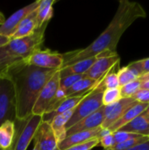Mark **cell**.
I'll list each match as a JSON object with an SVG mask.
<instances>
[{
	"label": "cell",
	"mask_w": 149,
	"mask_h": 150,
	"mask_svg": "<svg viewBox=\"0 0 149 150\" xmlns=\"http://www.w3.org/2000/svg\"><path fill=\"white\" fill-rule=\"evenodd\" d=\"M146 17L147 12L140 3L120 0L117 11L105 30L87 47L63 54V66L97 56L102 53H116L118 43L126 29L138 18Z\"/></svg>",
	"instance_id": "6da1fadb"
},
{
	"label": "cell",
	"mask_w": 149,
	"mask_h": 150,
	"mask_svg": "<svg viewBox=\"0 0 149 150\" xmlns=\"http://www.w3.org/2000/svg\"><path fill=\"white\" fill-rule=\"evenodd\" d=\"M59 69H46L29 65L25 60L11 67L7 75L12 81L16 97V120H27L39 94Z\"/></svg>",
	"instance_id": "7a4b0ae2"
},
{
	"label": "cell",
	"mask_w": 149,
	"mask_h": 150,
	"mask_svg": "<svg viewBox=\"0 0 149 150\" xmlns=\"http://www.w3.org/2000/svg\"><path fill=\"white\" fill-rule=\"evenodd\" d=\"M48 24L49 23H45L27 36L10 40L9 43L4 46V48L12 56L19 59H26L36 50L40 49L44 42L45 32Z\"/></svg>",
	"instance_id": "3957f363"
},
{
	"label": "cell",
	"mask_w": 149,
	"mask_h": 150,
	"mask_svg": "<svg viewBox=\"0 0 149 150\" xmlns=\"http://www.w3.org/2000/svg\"><path fill=\"white\" fill-rule=\"evenodd\" d=\"M105 90V86L104 84L103 78L97 86L91 89L85 95L82 101L74 109L73 114L67 124V130L103 106V94Z\"/></svg>",
	"instance_id": "277c9868"
},
{
	"label": "cell",
	"mask_w": 149,
	"mask_h": 150,
	"mask_svg": "<svg viewBox=\"0 0 149 150\" xmlns=\"http://www.w3.org/2000/svg\"><path fill=\"white\" fill-rule=\"evenodd\" d=\"M16 120V97L11 79L7 72L0 75V125Z\"/></svg>",
	"instance_id": "5b68a950"
},
{
	"label": "cell",
	"mask_w": 149,
	"mask_h": 150,
	"mask_svg": "<svg viewBox=\"0 0 149 150\" xmlns=\"http://www.w3.org/2000/svg\"><path fill=\"white\" fill-rule=\"evenodd\" d=\"M60 87V71L57 70L40 91L33 105L32 114L42 116L47 112L57 90Z\"/></svg>",
	"instance_id": "8992f818"
},
{
	"label": "cell",
	"mask_w": 149,
	"mask_h": 150,
	"mask_svg": "<svg viewBox=\"0 0 149 150\" xmlns=\"http://www.w3.org/2000/svg\"><path fill=\"white\" fill-rule=\"evenodd\" d=\"M25 61L27 64L37 68L60 69L63 66L64 57L63 54L55 51H51L49 49H38L29 57L25 59Z\"/></svg>",
	"instance_id": "52a82bcc"
},
{
	"label": "cell",
	"mask_w": 149,
	"mask_h": 150,
	"mask_svg": "<svg viewBox=\"0 0 149 150\" xmlns=\"http://www.w3.org/2000/svg\"><path fill=\"white\" fill-rule=\"evenodd\" d=\"M96 62L84 75L85 77L99 81L103 79L113 68L119 65L120 57L118 53H102L97 56Z\"/></svg>",
	"instance_id": "ba28073f"
},
{
	"label": "cell",
	"mask_w": 149,
	"mask_h": 150,
	"mask_svg": "<svg viewBox=\"0 0 149 150\" xmlns=\"http://www.w3.org/2000/svg\"><path fill=\"white\" fill-rule=\"evenodd\" d=\"M42 121V116L32 114L27 120H23V127L15 135V142L11 150H26L33 141L36 130Z\"/></svg>",
	"instance_id": "9c48e42d"
},
{
	"label": "cell",
	"mask_w": 149,
	"mask_h": 150,
	"mask_svg": "<svg viewBox=\"0 0 149 150\" xmlns=\"http://www.w3.org/2000/svg\"><path fill=\"white\" fill-rule=\"evenodd\" d=\"M33 143L36 150H59V143L50 124L44 120L36 130Z\"/></svg>",
	"instance_id": "30bf717a"
},
{
	"label": "cell",
	"mask_w": 149,
	"mask_h": 150,
	"mask_svg": "<svg viewBox=\"0 0 149 150\" xmlns=\"http://www.w3.org/2000/svg\"><path fill=\"white\" fill-rule=\"evenodd\" d=\"M39 2L40 0H37L18 10L13 14H11L7 19H5V21L0 25V35L11 38L16 31L18 25L22 22V20L25 19L28 15H30L37 9Z\"/></svg>",
	"instance_id": "8fae6325"
},
{
	"label": "cell",
	"mask_w": 149,
	"mask_h": 150,
	"mask_svg": "<svg viewBox=\"0 0 149 150\" xmlns=\"http://www.w3.org/2000/svg\"><path fill=\"white\" fill-rule=\"evenodd\" d=\"M136 102L134 98H122L116 103L105 106V120L102 124V128H108L113 123H115L125 112L132 106V105Z\"/></svg>",
	"instance_id": "7c38bea8"
},
{
	"label": "cell",
	"mask_w": 149,
	"mask_h": 150,
	"mask_svg": "<svg viewBox=\"0 0 149 150\" xmlns=\"http://www.w3.org/2000/svg\"><path fill=\"white\" fill-rule=\"evenodd\" d=\"M105 120V106L103 105L100 109L89 115L88 117L83 119L69 129L67 130V135H70L76 133L93 130L102 127V124Z\"/></svg>",
	"instance_id": "4fadbf2b"
},
{
	"label": "cell",
	"mask_w": 149,
	"mask_h": 150,
	"mask_svg": "<svg viewBox=\"0 0 149 150\" xmlns=\"http://www.w3.org/2000/svg\"><path fill=\"white\" fill-rule=\"evenodd\" d=\"M149 105V104H143V103H139V102H134L131 107H129L125 113L115 122L113 123L108 129L112 132L114 133L118 130H119L122 127L126 125L127 123L131 122L133 120H134L136 117L141 115L146 108Z\"/></svg>",
	"instance_id": "5bb4252c"
},
{
	"label": "cell",
	"mask_w": 149,
	"mask_h": 150,
	"mask_svg": "<svg viewBox=\"0 0 149 150\" xmlns=\"http://www.w3.org/2000/svg\"><path fill=\"white\" fill-rule=\"evenodd\" d=\"M102 127H98L93 130L83 131L79 133H76L70 135H67L66 138L59 143V150H64L83 142H86L94 138H97L98 133L100 132Z\"/></svg>",
	"instance_id": "9a60e30c"
},
{
	"label": "cell",
	"mask_w": 149,
	"mask_h": 150,
	"mask_svg": "<svg viewBox=\"0 0 149 150\" xmlns=\"http://www.w3.org/2000/svg\"><path fill=\"white\" fill-rule=\"evenodd\" d=\"M88 92H89V91H88ZM88 92L67 97V98H66L59 105H58V107H57L54 111H53V112H50V113H47V114L43 115L42 120L47 121V122L49 123L56 115L75 109V108L77 106V105L82 101V99L85 97V95H86Z\"/></svg>",
	"instance_id": "2e32d148"
},
{
	"label": "cell",
	"mask_w": 149,
	"mask_h": 150,
	"mask_svg": "<svg viewBox=\"0 0 149 150\" xmlns=\"http://www.w3.org/2000/svg\"><path fill=\"white\" fill-rule=\"evenodd\" d=\"M74 109L56 115L50 122V126L56 137L58 143L62 142L67 136V124L73 114Z\"/></svg>",
	"instance_id": "e0dca14e"
},
{
	"label": "cell",
	"mask_w": 149,
	"mask_h": 150,
	"mask_svg": "<svg viewBox=\"0 0 149 150\" xmlns=\"http://www.w3.org/2000/svg\"><path fill=\"white\" fill-rule=\"evenodd\" d=\"M97 56L78 61L70 65L63 66L59 69L60 77H63L68 75H85L87 71L90 69L93 63L97 60Z\"/></svg>",
	"instance_id": "ac0fdd59"
},
{
	"label": "cell",
	"mask_w": 149,
	"mask_h": 150,
	"mask_svg": "<svg viewBox=\"0 0 149 150\" xmlns=\"http://www.w3.org/2000/svg\"><path fill=\"white\" fill-rule=\"evenodd\" d=\"M16 135L15 121H5L0 125V149L10 150L12 149Z\"/></svg>",
	"instance_id": "d6986e66"
},
{
	"label": "cell",
	"mask_w": 149,
	"mask_h": 150,
	"mask_svg": "<svg viewBox=\"0 0 149 150\" xmlns=\"http://www.w3.org/2000/svg\"><path fill=\"white\" fill-rule=\"evenodd\" d=\"M55 3L56 0H40L36 9L37 28L50 22L54 15V4Z\"/></svg>",
	"instance_id": "ffe728a7"
},
{
	"label": "cell",
	"mask_w": 149,
	"mask_h": 150,
	"mask_svg": "<svg viewBox=\"0 0 149 150\" xmlns=\"http://www.w3.org/2000/svg\"><path fill=\"white\" fill-rule=\"evenodd\" d=\"M37 29V20H36V10L28 15L22 22L18 25L14 33L10 38V40L19 39L32 33Z\"/></svg>",
	"instance_id": "44dd1931"
},
{
	"label": "cell",
	"mask_w": 149,
	"mask_h": 150,
	"mask_svg": "<svg viewBox=\"0 0 149 150\" xmlns=\"http://www.w3.org/2000/svg\"><path fill=\"white\" fill-rule=\"evenodd\" d=\"M119 130L149 137V121L141 114L131 122L122 127Z\"/></svg>",
	"instance_id": "7402d4cb"
},
{
	"label": "cell",
	"mask_w": 149,
	"mask_h": 150,
	"mask_svg": "<svg viewBox=\"0 0 149 150\" xmlns=\"http://www.w3.org/2000/svg\"><path fill=\"white\" fill-rule=\"evenodd\" d=\"M102 80V79H101ZM96 81L92 80L88 77H83L80 80H78L76 83H74L68 90H67V97L73 96V95H77V94H82V93H86L90 91L91 89H93L95 86L97 85V83L101 81Z\"/></svg>",
	"instance_id": "603a6c76"
},
{
	"label": "cell",
	"mask_w": 149,
	"mask_h": 150,
	"mask_svg": "<svg viewBox=\"0 0 149 150\" xmlns=\"http://www.w3.org/2000/svg\"><path fill=\"white\" fill-rule=\"evenodd\" d=\"M23 60L25 59H19L10 54L4 48V46L0 47V75L6 73L11 67Z\"/></svg>",
	"instance_id": "cb8c5ba5"
},
{
	"label": "cell",
	"mask_w": 149,
	"mask_h": 150,
	"mask_svg": "<svg viewBox=\"0 0 149 150\" xmlns=\"http://www.w3.org/2000/svg\"><path fill=\"white\" fill-rule=\"evenodd\" d=\"M117 75L119 78V87H122L140 77L138 73L134 69L129 68L128 66L119 69V71L117 72Z\"/></svg>",
	"instance_id": "d4e9b609"
},
{
	"label": "cell",
	"mask_w": 149,
	"mask_h": 150,
	"mask_svg": "<svg viewBox=\"0 0 149 150\" xmlns=\"http://www.w3.org/2000/svg\"><path fill=\"white\" fill-rule=\"evenodd\" d=\"M120 88H113V89H105L103 94V105L107 106L112 105L121 99Z\"/></svg>",
	"instance_id": "484cf974"
},
{
	"label": "cell",
	"mask_w": 149,
	"mask_h": 150,
	"mask_svg": "<svg viewBox=\"0 0 149 150\" xmlns=\"http://www.w3.org/2000/svg\"><path fill=\"white\" fill-rule=\"evenodd\" d=\"M141 81L138 78L120 88L121 98H132L140 90L141 86Z\"/></svg>",
	"instance_id": "4316f807"
},
{
	"label": "cell",
	"mask_w": 149,
	"mask_h": 150,
	"mask_svg": "<svg viewBox=\"0 0 149 150\" xmlns=\"http://www.w3.org/2000/svg\"><path fill=\"white\" fill-rule=\"evenodd\" d=\"M149 141V137L148 136H143L141 138H136V139H132L124 142L117 143L112 149L109 150H127L134 148L140 144H142L144 142H147Z\"/></svg>",
	"instance_id": "83f0119b"
},
{
	"label": "cell",
	"mask_w": 149,
	"mask_h": 150,
	"mask_svg": "<svg viewBox=\"0 0 149 150\" xmlns=\"http://www.w3.org/2000/svg\"><path fill=\"white\" fill-rule=\"evenodd\" d=\"M128 67L134 69L138 73L139 76H141L149 73V58L133 62L128 65Z\"/></svg>",
	"instance_id": "f1b7e54d"
},
{
	"label": "cell",
	"mask_w": 149,
	"mask_h": 150,
	"mask_svg": "<svg viewBox=\"0 0 149 150\" xmlns=\"http://www.w3.org/2000/svg\"><path fill=\"white\" fill-rule=\"evenodd\" d=\"M84 77V75H68L63 77H60V88L67 91L78 80Z\"/></svg>",
	"instance_id": "f546056e"
},
{
	"label": "cell",
	"mask_w": 149,
	"mask_h": 150,
	"mask_svg": "<svg viewBox=\"0 0 149 150\" xmlns=\"http://www.w3.org/2000/svg\"><path fill=\"white\" fill-rule=\"evenodd\" d=\"M115 68H113L105 77H104V84L105 86V89H113V88H119V83L118 75L116 72L112 71Z\"/></svg>",
	"instance_id": "4dcf8cb0"
},
{
	"label": "cell",
	"mask_w": 149,
	"mask_h": 150,
	"mask_svg": "<svg viewBox=\"0 0 149 150\" xmlns=\"http://www.w3.org/2000/svg\"><path fill=\"white\" fill-rule=\"evenodd\" d=\"M112 134H113L116 144L120 143V142H126V141H129V140H132V139L143 137V136L139 135V134H131V133H127V132H124V131H120V130H118V131H116V132H114Z\"/></svg>",
	"instance_id": "1f68e13d"
},
{
	"label": "cell",
	"mask_w": 149,
	"mask_h": 150,
	"mask_svg": "<svg viewBox=\"0 0 149 150\" xmlns=\"http://www.w3.org/2000/svg\"><path fill=\"white\" fill-rule=\"evenodd\" d=\"M98 144H99V139L98 138H94V139L90 140V141H88L86 142L72 146V147L64 150H92L95 147H97Z\"/></svg>",
	"instance_id": "d6a6232c"
},
{
	"label": "cell",
	"mask_w": 149,
	"mask_h": 150,
	"mask_svg": "<svg viewBox=\"0 0 149 150\" xmlns=\"http://www.w3.org/2000/svg\"><path fill=\"white\" fill-rule=\"evenodd\" d=\"M100 146L105 150H109L112 149L116 145V142L113 136V134H109L102 138L99 139Z\"/></svg>",
	"instance_id": "836d02e7"
},
{
	"label": "cell",
	"mask_w": 149,
	"mask_h": 150,
	"mask_svg": "<svg viewBox=\"0 0 149 150\" xmlns=\"http://www.w3.org/2000/svg\"><path fill=\"white\" fill-rule=\"evenodd\" d=\"M133 98L136 102L149 104V90L141 89Z\"/></svg>",
	"instance_id": "e575fe53"
},
{
	"label": "cell",
	"mask_w": 149,
	"mask_h": 150,
	"mask_svg": "<svg viewBox=\"0 0 149 150\" xmlns=\"http://www.w3.org/2000/svg\"><path fill=\"white\" fill-rule=\"evenodd\" d=\"M127 150H149V141L147 142H144L142 144H140V145H138V146H136L134 148H132V149Z\"/></svg>",
	"instance_id": "d590c367"
},
{
	"label": "cell",
	"mask_w": 149,
	"mask_h": 150,
	"mask_svg": "<svg viewBox=\"0 0 149 150\" xmlns=\"http://www.w3.org/2000/svg\"><path fill=\"white\" fill-rule=\"evenodd\" d=\"M9 41H10V38L0 35V47H2L5 46L6 44H8Z\"/></svg>",
	"instance_id": "8d00e7d4"
},
{
	"label": "cell",
	"mask_w": 149,
	"mask_h": 150,
	"mask_svg": "<svg viewBox=\"0 0 149 150\" xmlns=\"http://www.w3.org/2000/svg\"><path fill=\"white\" fill-rule=\"evenodd\" d=\"M141 89H145V90H149V80L144 81L141 83Z\"/></svg>",
	"instance_id": "74e56055"
},
{
	"label": "cell",
	"mask_w": 149,
	"mask_h": 150,
	"mask_svg": "<svg viewBox=\"0 0 149 150\" xmlns=\"http://www.w3.org/2000/svg\"><path fill=\"white\" fill-rule=\"evenodd\" d=\"M141 115L145 118V119H147L149 121V105L146 108V110L141 113Z\"/></svg>",
	"instance_id": "f35d334b"
},
{
	"label": "cell",
	"mask_w": 149,
	"mask_h": 150,
	"mask_svg": "<svg viewBox=\"0 0 149 150\" xmlns=\"http://www.w3.org/2000/svg\"><path fill=\"white\" fill-rule=\"evenodd\" d=\"M139 79H140L141 82H144V81L149 80V73H148V74H145V75H143V76H140V77H139Z\"/></svg>",
	"instance_id": "ab89813d"
},
{
	"label": "cell",
	"mask_w": 149,
	"mask_h": 150,
	"mask_svg": "<svg viewBox=\"0 0 149 150\" xmlns=\"http://www.w3.org/2000/svg\"><path fill=\"white\" fill-rule=\"evenodd\" d=\"M4 21H5V18H4V14H3L2 12H0V25H1Z\"/></svg>",
	"instance_id": "60d3db41"
},
{
	"label": "cell",
	"mask_w": 149,
	"mask_h": 150,
	"mask_svg": "<svg viewBox=\"0 0 149 150\" xmlns=\"http://www.w3.org/2000/svg\"><path fill=\"white\" fill-rule=\"evenodd\" d=\"M32 150H36V149H34V148H33V149H32Z\"/></svg>",
	"instance_id": "b9f144b4"
},
{
	"label": "cell",
	"mask_w": 149,
	"mask_h": 150,
	"mask_svg": "<svg viewBox=\"0 0 149 150\" xmlns=\"http://www.w3.org/2000/svg\"><path fill=\"white\" fill-rule=\"evenodd\" d=\"M0 150H1V149H0ZM10 150H11V149H10Z\"/></svg>",
	"instance_id": "7bdbcfd3"
}]
</instances>
